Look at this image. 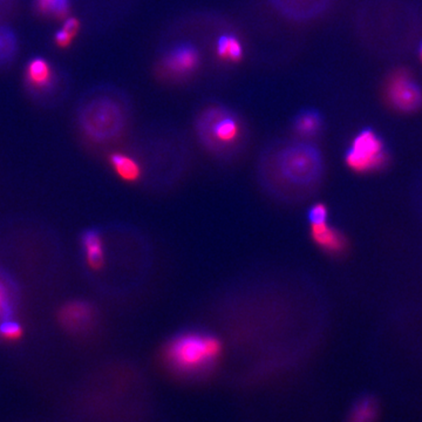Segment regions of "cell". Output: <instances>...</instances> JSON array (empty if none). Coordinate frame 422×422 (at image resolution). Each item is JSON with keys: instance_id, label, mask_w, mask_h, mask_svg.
I'll use <instances>...</instances> for the list:
<instances>
[{"instance_id": "1", "label": "cell", "mask_w": 422, "mask_h": 422, "mask_svg": "<svg viewBox=\"0 0 422 422\" xmlns=\"http://www.w3.org/2000/svg\"><path fill=\"white\" fill-rule=\"evenodd\" d=\"M319 149L308 140H282L262 155V186L279 199H301L319 183L323 176Z\"/></svg>"}, {"instance_id": "2", "label": "cell", "mask_w": 422, "mask_h": 422, "mask_svg": "<svg viewBox=\"0 0 422 422\" xmlns=\"http://www.w3.org/2000/svg\"><path fill=\"white\" fill-rule=\"evenodd\" d=\"M129 96L113 84H100L84 93L75 108L81 135L94 144H110L121 139L132 123Z\"/></svg>"}, {"instance_id": "3", "label": "cell", "mask_w": 422, "mask_h": 422, "mask_svg": "<svg viewBox=\"0 0 422 422\" xmlns=\"http://www.w3.org/2000/svg\"><path fill=\"white\" fill-rule=\"evenodd\" d=\"M194 126L199 144L216 158H234L246 147V123L241 115L223 103L203 107Z\"/></svg>"}, {"instance_id": "4", "label": "cell", "mask_w": 422, "mask_h": 422, "mask_svg": "<svg viewBox=\"0 0 422 422\" xmlns=\"http://www.w3.org/2000/svg\"><path fill=\"white\" fill-rule=\"evenodd\" d=\"M222 351L220 339L202 331H186L174 337L165 349L169 366L181 373H196L211 366Z\"/></svg>"}, {"instance_id": "5", "label": "cell", "mask_w": 422, "mask_h": 422, "mask_svg": "<svg viewBox=\"0 0 422 422\" xmlns=\"http://www.w3.org/2000/svg\"><path fill=\"white\" fill-rule=\"evenodd\" d=\"M25 84L31 98L40 105H56L66 96V74L43 56H34L25 70Z\"/></svg>"}, {"instance_id": "6", "label": "cell", "mask_w": 422, "mask_h": 422, "mask_svg": "<svg viewBox=\"0 0 422 422\" xmlns=\"http://www.w3.org/2000/svg\"><path fill=\"white\" fill-rule=\"evenodd\" d=\"M202 54L197 45L189 40H180L162 52L158 73L170 80H181L199 70Z\"/></svg>"}, {"instance_id": "7", "label": "cell", "mask_w": 422, "mask_h": 422, "mask_svg": "<svg viewBox=\"0 0 422 422\" xmlns=\"http://www.w3.org/2000/svg\"><path fill=\"white\" fill-rule=\"evenodd\" d=\"M386 151L382 140L370 129L360 132L346 153V163L356 173H366L385 165Z\"/></svg>"}, {"instance_id": "8", "label": "cell", "mask_w": 422, "mask_h": 422, "mask_svg": "<svg viewBox=\"0 0 422 422\" xmlns=\"http://www.w3.org/2000/svg\"><path fill=\"white\" fill-rule=\"evenodd\" d=\"M272 10L287 22L306 24L319 18L333 0H266Z\"/></svg>"}, {"instance_id": "9", "label": "cell", "mask_w": 422, "mask_h": 422, "mask_svg": "<svg viewBox=\"0 0 422 422\" xmlns=\"http://www.w3.org/2000/svg\"><path fill=\"white\" fill-rule=\"evenodd\" d=\"M386 96L394 108L401 112L408 113L421 106V89L405 70L393 74L386 87Z\"/></svg>"}, {"instance_id": "10", "label": "cell", "mask_w": 422, "mask_h": 422, "mask_svg": "<svg viewBox=\"0 0 422 422\" xmlns=\"http://www.w3.org/2000/svg\"><path fill=\"white\" fill-rule=\"evenodd\" d=\"M59 320L67 331L84 332L94 324L96 308L89 301H70L60 308Z\"/></svg>"}, {"instance_id": "11", "label": "cell", "mask_w": 422, "mask_h": 422, "mask_svg": "<svg viewBox=\"0 0 422 422\" xmlns=\"http://www.w3.org/2000/svg\"><path fill=\"white\" fill-rule=\"evenodd\" d=\"M20 301V287L13 276L0 268V325L13 319Z\"/></svg>"}, {"instance_id": "12", "label": "cell", "mask_w": 422, "mask_h": 422, "mask_svg": "<svg viewBox=\"0 0 422 422\" xmlns=\"http://www.w3.org/2000/svg\"><path fill=\"white\" fill-rule=\"evenodd\" d=\"M215 55L220 61L239 63L244 56V45L241 38L232 31H225L217 36L215 40Z\"/></svg>"}, {"instance_id": "13", "label": "cell", "mask_w": 422, "mask_h": 422, "mask_svg": "<svg viewBox=\"0 0 422 422\" xmlns=\"http://www.w3.org/2000/svg\"><path fill=\"white\" fill-rule=\"evenodd\" d=\"M324 119L319 110L315 108H304L294 115L292 128L303 140L312 139L323 129Z\"/></svg>"}, {"instance_id": "14", "label": "cell", "mask_w": 422, "mask_h": 422, "mask_svg": "<svg viewBox=\"0 0 422 422\" xmlns=\"http://www.w3.org/2000/svg\"><path fill=\"white\" fill-rule=\"evenodd\" d=\"M81 246L84 249L87 264L93 270H99L105 263V246L101 232L96 229H89L81 235Z\"/></svg>"}, {"instance_id": "15", "label": "cell", "mask_w": 422, "mask_h": 422, "mask_svg": "<svg viewBox=\"0 0 422 422\" xmlns=\"http://www.w3.org/2000/svg\"><path fill=\"white\" fill-rule=\"evenodd\" d=\"M311 225L312 239L322 249L331 253H342L345 249L346 241L344 236L336 229L331 228L326 222Z\"/></svg>"}, {"instance_id": "16", "label": "cell", "mask_w": 422, "mask_h": 422, "mask_svg": "<svg viewBox=\"0 0 422 422\" xmlns=\"http://www.w3.org/2000/svg\"><path fill=\"white\" fill-rule=\"evenodd\" d=\"M110 163L116 175L127 182H136L142 177L144 168L139 160H136L132 155L113 153L110 154Z\"/></svg>"}, {"instance_id": "17", "label": "cell", "mask_w": 422, "mask_h": 422, "mask_svg": "<svg viewBox=\"0 0 422 422\" xmlns=\"http://www.w3.org/2000/svg\"><path fill=\"white\" fill-rule=\"evenodd\" d=\"M19 40L8 22H0V70L8 67L18 54Z\"/></svg>"}, {"instance_id": "18", "label": "cell", "mask_w": 422, "mask_h": 422, "mask_svg": "<svg viewBox=\"0 0 422 422\" xmlns=\"http://www.w3.org/2000/svg\"><path fill=\"white\" fill-rule=\"evenodd\" d=\"M33 8L44 18L66 19L70 15V0H33Z\"/></svg>"}, {"instance_id": "19", "label": "cell", "mask_w": 422, "mask_h": 422, "mask_svg": "<svg viewBox=\"0 0 422 422\" xmlns=\"http://www.w3.org/2000/svg\"><path fill=\"white\" fill-rule=\"evenodd\" d=\"M378 404L373 397H363L356 401L349 413V422H375L378 418Z\"/></svg>"}, {"instance_id": "20", "label": "cell", "mask_w": 422, "mask_h": 422, "mask_svg": "<svg viewBox=\"0 0 422 422\" xmlns=\"http://www.w3.org/2000/svg\"><path fill=\"white\" fill-rule=\"evenodd\" d=\"M22 333H24V329L22 324L18 323L15 318L6 320L5 323L0 325V337L8 340H18L22 338Z\"/></svg>"}, {"instance_id": "21", "label": "cell", "mask_w": 422, "mask_h": 422, "mask_svg": "<svg viewBox=\"0 0 422 422\" xmlns=\"http://www.w3.org/2000/svg\"><path fill=\"white\" fill-rule=\"evenodd\" d=\"M20 0H0V22H8L19 10Z\"/></svg>"}, {"instance_id": "22", "label": "cell", "mask_w": 422, "mask_h": 422, "mask_svg": "<svg viewBox=\"0 0 422 422\" xmlns=\"http://www.w3.org/2000/svg\"><path fill=\"white\" fill-rule=\"evenodd\" d=\"M327 218L326 206L324 204H315V206L308 211V220L311 224L325 223Z\"/></svg>"}, {"instance_id": "23", "label": "cell", "mask_w": 422, "mask_h": 422, "mask_svg": "<svg viewBox=\"0 0 422 422\" xmlns=\"http://www.w3.org/2000/svg\"><path fill=\"white\" fill-rule=\"evenodd\" d=\"M74 37H72L66 30H63V27L60 29L54 36L55 44L58 45L59 47L66 48L72 44Z\"/></svg>"}, {"instance_id": "24", "label": "cell", "mask_w": 422, "mask_h": 422, "mask_svg": "<svg viewBox=\"0 0 422 422\" xmlns=\"http://www.w3.org/2000/svg\"><path fill=\"white\" fill-rule=\"evenodd\" d=\"M63 30H66L72 37H77V32L80 30V22L77 20V18L74 17H67L63 22Z\"/></svg>"}, {"instance_id": "25", "label": "cell", "mask_w": 422, "mask_h": 422, "mask_svg": "<svg viewBox=\"0 0 422 422\" xmlns=\"http://www.w3.org/2000/svg\"><path fill=\"white\" fill-rule=\"evenodd\" d=\"M420 58H421L422 60V46L421 48H420Z\"/></svg>"}]
</instances>
